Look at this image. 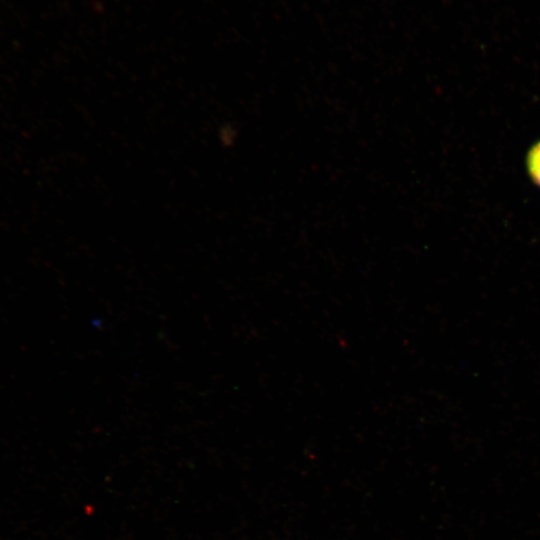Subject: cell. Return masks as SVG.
<instances>
[{
    "mask_svg": "<svg viewBox=\"0 0 540 540\" xmlns=\"http://www.w3.org/2000/svg\"><path fill=\"white\" fill-rule=\"evenodd\" d=\"M525 163L531 181L540 188V139L528 150Z\"/></svg>",
    "mask_w": 540,
    "mask_h": 540,
    "instance_id": "1",
    "label": "cell"
}]
</instances>
